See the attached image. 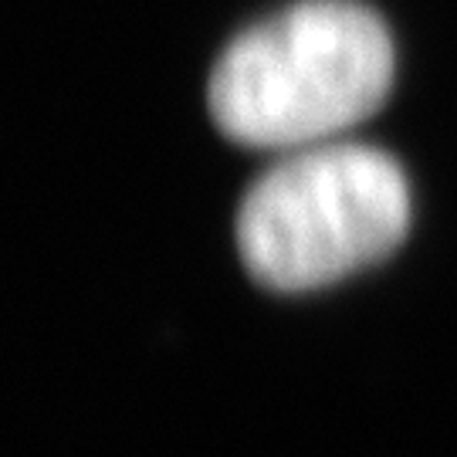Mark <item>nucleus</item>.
Listing matches in <instances>:
<instances>
[{"instance_id":"1","label":"nucleus","mask_w":457,"mask_h":457,"mask_svg":"<svg viewBox=\"0 0 457 457\" xmlns=\"http://www.w3.org/2000/svg\"><path fill=\"white\" fill-rule=\"evenodd\" d=\"M386 24L353 0H302L237 34L207 85L213 126L247 149L336 143L393 88Z\"/></svg>"},{"instance_id":"2","label":"nucleus","mask_w":457,"mask_h":457,"mask_svg":"<svg viewBox=\"0 0 457 457\" xmlns=\"http://www.w3.org/2000/svg\"><path fill=\"white\" fill-rule=\"evenodd\" d=\"M410 230V187L390 153L295 149L241 200L237 251L271 292H312L390 258Z\"/></svg>"}]
</instances>
